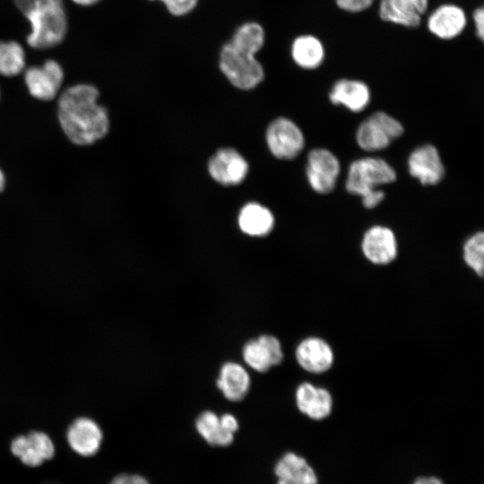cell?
<instances>
[{"mask_svg":"<svg viewBox=\"0 0 484 484\" xmlns=\"http://www.w3.org/2000/svg\"><path fill=\"white\" fill-rule=\"evenodd\" d=\"M99 91L81 83L65 90L57 102V117L66 137L74 144L90 145L104 138L109 130L105 107L98 103Z\"/></svg>","mask_w":484,"mask_h":484,"instance_id":"obj_1","label":"cell"},{"mask_svg":"<svg viewBox=\"0 0 484 484\" xmlns=\"http://www.w3.org/2000/svg\"><path fill=\"white\" fill-rule=\"evenodd\" d=\"M264 42V32L256 22H246L234 33L220 54V68L237 88L250 90L264 79V69L255 54Z\"/></svg>","mask_w":484,"mask_h":484,"instance_id":"obj_2","label":"cell"},{"mask_svg":"<svg viewBox=\"0 0 484 484\" xmlns=\"http://www.w3.org/2000/svg\"><path fill=\"white\" fill-rule=\"evenodd\" d=\"M30 24L26 40L30 48L47 49L66 36L68 22L63 0H14Z\"/></svg>","mask_w":484,"mask_h":484,"instance_id":"obj_3","label":"cell"},{"mask_svg":"<svg viewBox=\"0 0 484 484\" xmlns=\"http://www.w3.org/2000/svg\"><path fill=\"white\" fill-rule=\"evenodd\" d=\"M396 177L395 170L385 160L361 158L350 165L345 188L351 194L362 196L383 185L394 182Z\"/></svg>","mask_w":484,"mask_h":484,"instance_id":"obj_4","label":"cell"},{"mask_svg":"<svg viewBox=\"0 0 484 484\" xmlns=\"http://www.w3.org/2000/svg\"><path fill=\"white\" fill-rule=\"evenodd\" d=\"M402 125L392 116L377 111L361 122L356 133L358 145L367 151L387 148L403 134Z\"/></svg>","mask_w":484,"mask_h":484,"instance_id":"obj_5","label":"cell"},{"mask_svg":"<svg viewBox=\"0 0 484 484\" xmlns=\"http://www.w3.org/2000/svg\"><path fill=\"white\" fill-rule=\"evenodd\" d=\"M341 172L337 157L329 150L317 148L307 155L306 175L311 188L322 194L331 193Z\"/></svg>","mask_w":484,"mask_h":484,"instance_id":"obj_6","label":"cell"},{"mask_svg":"<svg viewBox=\"0 0 484 484\" xmlns=\"http://www.w3.org/2000/svg\"><path fill=\"white\" fill-rule=\"evenodd\" d=\"M266 142L271 152L282 160L294 159L305 145L304 134L299 127L286 117H278L269 125Z\"/></svg>","mask_w":484,"mask_h":484,"instance_id":"obj_7","label":"cell"},{"mask_svg":"<svg viewBox=\"0 0 484 484\" xmlns=\"http://www.w3.org/2000/svg\"><path fill=\"white\" fill-rule=\"evenodd\" d=\"M24 81L33 98L48 101L57 95L64 81V71L58 62L48 59L40 66L33 65L26 69Z\"/></svg>","mask_w":484,"mask_h":484,"instance_id":"obj_8","label":"cell"},{"mask_svg":"<svg viewBox=\"0 0 484 484\" xmlns=\"http://www.w3.org/2000/svg\"><path fill=\"white\" fill-rule=\"evenodd\" d=\"M10 448L12 454L29 467H38L55 455L53 440L39 430L17 436L12 440Z\"/></svg>","mask_w":484,"mask_h":484,"instance_id":"obj_9","label":"cell"},{"mask_svg":"<svg viewBox=\"0 0 484 484\" xmlns=\"http://www.w3.org/2000/svg\"><path fill=\"white\" fill-rule=\"evenodd\" d=\"M408 169L411 176L423 186L438 184L445 173L439 152L432 144L419 146L411 152Z\"/></svg>","mask_w":484,"mask_h":484,"instance_id":"obj_10","label":"cell"},{"mask_svg":"<svg viewBox=\"0 0 484 484\" xmlns=\"http://www.w3.org/2000/svg\"><path fill=\"white\" fill-rule=\"evenodd\" d=\"M245 363L252 369L264 373L279 365L283 359L280 341L269 334H263L257 339L248 341L242 349Z\"/></svg>","mask_w":484,"mask_h":484,"instance_id":"obj_11","label":"cell"},{"mask_svg":"<svg viewBox=\"0 0 484 484\" xmlns=\"http://www.w3.org/2000/svg\"><path fill=\"white\" fill-rule=\"evenodd\" d=\"M361 249L365 257L374 264L385 265L397 256V240L393 231L385 226L376 225L364 234Z\"/></svg>","mask_w":484,"mask_h":484,"instance_id":"obj_12","label":"cell"},{"mask_svg":"<svg viewBox=\"0 0 484 484\" xmlns=\"http://www.w3.org/2000/svg\"><path fill=\"white\" fill-rule=\"evenodd\" d=\"M208 170L212 177L224 186L241 183L248 171V164L236 150H219L209 160Z\"/></svg>","mask_w":484,"mask_h":484,"instance_id":"obj_13","label":"cell"},{"mask_svg":"<svg viewBox=\"0 0 484 484\" xmlns=\"http://www.w3.org/2000/svg\"><path fill=\"white\" fill-rule=\"evenodd\" d=\"M66 440L74 453L83 457H90L99 452L103 440V433L94 419L89 417H79L69 425Z\"/></svg>","mask_w":484,"mask_h":484,"instance_id":"obj_14","label":"cell"},{"mask_svg":"<svg viewBox=\"0 0 484 484\" xmlns=\"http://www.w3.org/2000/svg\"><path fill=\"white\" fill-rule=\"evenodd\" d=\"M295 353L298 365L310 373L325 372L333 362V350L326 341L317 337L303 340Z\"/></svg>","mask_w":484,"mask_h":484,"instance_id":"obj_15","label":"cell"},{"mask_svg":"<svg viewBox=\"0 0 484 484\" xmlns=\"http://www.w3.org/2000/svg\"><path fill=\"white\" fill-rule=\"evenodd\" d=\"M277 484H318V477L307 459L293 452L284 454L274 466Z\"/></svg>","mask_w":484,"mask_h":484,"instance_id":"obj_16","label":"cell"},{"mask_svg":"<svg viewBox=\"0 0 484 484\" xmlns=\"http://www.w3.org/2000/svg\"><path fill=\"white\" fill-rule=\"evenodd\" d=\"M295 396L299 411L311 419H324L332 411L333 399L331 393L324 388L303 383L298 386Z\"/></svg>","mask_w":484,"mask_h":484,"instance_id":"obj_17","label":"cell"},{"mask_svg":"<svg viewBox=\"0 0 484 484\" xmlns=\"http://www.w3.org/2000/svg\"><path fill=\"white\" fill-rule=\"evenodd\" d=\"M428 7V0H381L380 17L386 22L416 27Z\"/></svg>","mask_w":484,"mask_h":484,"instance_id":"obj_18","label":"cell"},{"mask_svg":"<svg viewBox=\"0 0 484 484\" xmlns=\"http://www.w3.org/2000/svg\"><path fill=\"white\" fill-rule=\"evenodd\" d=\"M250 383L246 369L237 362L229 361L220 367L217 387L227 400L239 402L248 393Z\"/></svg>","mask_w":484,"mask_h":484,"instance_id":"obj_19","label":"cell"},{"mask_svg":"<svg viewBox=\"0 0 484 484\" xmlns=\"http://www.w3.org/2000/svg\"><path fill=\"white\" fill-rule=\"evenodd\" d=\"M334 105H342L352 112L362 111L370 101V91L360 81L341 79L334 83L329 93Z\"/></svg>","mask_w":484,"mask_h":484,"instance_id":"obj_20","label":"cell"},{"mask_svg":"<svg viewBox=\"0 0 484 484\" xmlns=\"http://www.w3.org/2000/svg\"><path fill=\"white\" fill-rule=\"evenodd\" d=\"M466 24L465 13L462 8L454 4H445L436 9L428 18L429 30L441 39L458 36Z\"/></svg>","mask_w":484,"mask_h":484,"instance_id":"obj_21","label":"cell"},{"mask_svg":"<svg viewBox=\"0 0 484 484\" xmlns=\"http://www.w3.org/2000/svg\"><path fill=\"white\" fill-rule=\"evenodd\" d=\"M274 219L272 212L256 203L246 204L238 215L240 229L249 236H266L272 229Z\"/></svg>","mask_w":484,"mask_h":484,"instance_id":"obj_22","label":"cell"},{"mask_svg":"<svg viewBox=\"0 0 484 484\" xmlns=\"http://www.w3.org/2000/svg\"><path fill=\"white\" fill-rule=\"evenodd\" d=\"M198 434L211 445L227 446L234 440V434L224 429L220 416L211 411L202 412L196 419Z\"/></svg>","mask_w":484,"mask_h":484,"instance_id":"obj_23","label":"cell"},{"mask_svg":"<svg viewBox=\"0 0 484 484\" xmlns=\"http://www.w3.org/2000/svg\"><path fill=\"white\" fill-rule=\"evenodd\" d=\"M291 55L297 65L306 69H313L321 65L324 52L322 43L316 38L307 35L294 40Z\"/></svg>","mask_w":484,"mask_h":484,"instance_id":"obj_24","label":"cell"},{"mask_svg":"<svg viewBox=\"0 0 484 484\" xmlns=\"http://www.w3.org/2000/svg\"><path fill=\"white\" fill-rule=\"evenodd\" d=\"M25 68V52L16 41H0V74L15 76Z\"/></svg>","mask_w":484,"mask_h":484,"instance_id":"obj_25","label":"cell"},{"mask_svg":"<svg viewBox=\"0 0 484 484\" xmlns=\"http://www.w3.org/2000/svg\"><path fill=\"white\" fill-rule=\"evenodd\" d=\"M463 259L478 275L484 272V234L482 231L471 236L463 245Z\"/></svg>","mask_w":484,"mask_h":484,"instance_id":"obj_26","label":"cell"},{"mask_svg":"<svg viewBox=\"0 0 484 484\" xmlns=\"http://www.w3.org/2000/svg\"><path fill=\"white\" fill-rule=\"evenodd\" d=\"M153 1V0H151ZM174 15H184L192 11L198 0H159Z\"/></svg>","mask_w":484,"mask_h":484,"instance_id":"obj_27","label":"cell"},{"mask_svg":"<svg viewBox=\"0 0 484 484\" xmlns=\"http://www.w3.org/2000/svg\"><path fill=\"white\" fill-rule=\"evenodd\" d=\"M374 0H336L338 6L348 12H360L368 8Z\"/></svg>","mask_w":484,"mask_h":484,"instance_id":"obj_28","label":"cell"},{"mask_svg":"<svg viewBox=\"0 0 484 484\" xmlns=\"http://www.w3.org/2000/svg\"><path fill=\"white\" fill-rule=\"evenodd\" d=\"M360 197L365 208L373 209L385 199V192L379 188L374 189Z\"/></svg>","mask_w":484,"mask_h":484,"instance_id":"obj_29","label":"cell"},{"mask_svg":"<svg viewBox=\"0 0 484 484\" xmlns=\"http://www.w3.org/2000/svg\"><path fill=\"white\" fill-rule=\"evenodd\" d=\"M109 484H149V481L139 474L121 473L113 478Z\"/></svg>","mask_w":484,"mask_h":484,"instance_id":"obj_30","label":"cell"},{"mask_svg":"<svg viewBox=\"0 0 484 484\" xmlns=\"http://www.w3.org/2000/svg\"><path fill=\"white\" fill-rule=\"evenodd\" d=\"M220 426L233 434L238 429V421L236 417L230 413H225L220 416Z\"/></svg>","mask_w":484,"mask_h":484,"instance_id":"obj_31","label":"cell"},{"mask_svg":"<svg viewBox=\"0 0 484 484\" xmlns=\"http://www.w3.org/2000/svg\"><path fill=\"white\" fill-rule=\"evenodd\" d=\"M473 20L478 37L482 39L484 35V11L482 7L475 10L473 13Z\"/></svg>","mask_w":484,"mask_h":484,"instance_id":"obj_32","label":"cell"},{"mask_svg":"<svg viewBox=\"0 0 484 484\" xmlns=\"http://www.w3.org/2000/svg\"><path fill=\"white\" fill-rule=\"evenodd\" d=\"M412 484H444V482L435 476H421L416 479Z\"/></svg>","mask_w":484,"mask_h":484,"instance_id":"obj_33","label":"cell"},{"mask_svg":"<svg viewBox=\"0 0 484 484\" xmlns=\"http://www.w3.org/2000/svg\"><path fill=\"white\" fill-rule=\"evenodd\" d=\"M72 1L79 5L90 6L98 3L99 0H72Z\"/></svg>","mask_w":484,"mask_h":484,"instance_id":"obj_34","label":"cell"},{"mask_svg":"<svg viewBox=\"0 0 484 484\" xmlns=\"http://www.w3.org/2000/svg\"><path fill=\"white\" fill-rule=\"evenodd\" d=\"M4 184H5L4 176V173L2 172V170L0 169V192H2L4 190Z\"/></svg>","mask_w":484,"mask_h":484,"instance_id":"obj_35","label":"cell"}]
</instances>
